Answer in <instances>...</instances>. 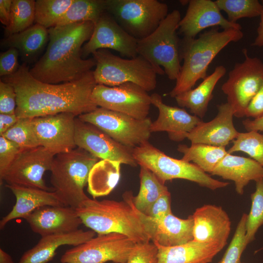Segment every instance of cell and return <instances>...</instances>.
I'll return each instance as SVG.
<instances>
[{"label": "cell", "mask_w": 263, "mask_h": 263, "mask_svg": "<svg viewBox=\"0 0 263 263\" xmlns=\"http://www.w3.org/2000/svg\"><path fill=\"white\" fill-rule=\"evenodd\" d=\"M0 80L11 84L16 90V114L19 118H33L65 112L78 116L98 107L92 97L97 84L93 71L76 80L49 84L35 78L23 63L15 73Z\"/></svg>", "instance_id": "6da1fadb"}, {"label": "cell", "mask_w": 263, "mask_h": 263, "mask_svg": "<svg viewBox=\"0 0 263 263\" xmlns=\"http://www.w3.org/2000/svg\"><path fill=\"white\" fill-rule=\"evenodd\" d=\"M94 23L87 21L48 29L49 43L41 57L29 70L36 79L49 84L76 80L96 65L94 58L82 57L83 44L90 38Z\"/></svg>", "instance_id": "7a4b0ae2"}, {"label": "cell", "mask_w": 263, "mask_h": 263, "mask_svg": "<svg viewBox=\"0 0 263 263\" xmlns=\"http://www.w3.org/2000/svg\"><path fill=\"white\" fill-rule=\"evenodd\" d=\"M242 30L230 29L220 31L213 27L200 34L197 38H184L180 44L183 63L176 84L169 94L172 97L192 89L200 79H204L209 64L229 43L243 37Z\"/></svg>", "instance_id": "3957f363"}, {"label": "cell", "mask_w": 263, "mask_h": 263, "mask_svg": "<svg viewBox=\"0 0 263 263\" xmlns=\"http://www.w3.org/2000/svg\"><path fill=\"white\" fill-rule=\"evenodd\" d=\"M75 210L82 224L98 235L118 233L137 243L150 241L132 206L125 200L88 198Z\"/></svg>", "instance_id": "277c9868"}, {"label": "cell", "mask_w": 263, "mask_h": 263, "mask_svg": "<svg viewBox=\"0 0 263 263\" xmlns=\"http://www.w3.org/2000/svg\"><path fill=\"white\" fill-rule=\"evenodd\" d=\"M99 159L76 147L56 154L53 160L50 181L60 202L76 209L88 197L84 191L90 172Z\"/></svg>", "instance_id": "5b68a950"}, {"label": "cell", "mask_w": 263, "mask_h": 263, "mask_svg": "<svg viewBox=\"0 0 263 263\" xmlns=\"http://www.w3.org/2000/svg\"><path fill=\"white\" fill-rule=\"evenodd\" d=\"M181 19L179 11L173 10L153 32L137 41L138 55L149 61L159 75L165 74L171 80H177L182 67L177 33Z\"/></svg>", "instance_id": "8992f818"}, {"label": "cell", "mask_w": 263, "mask_h": 263, "mask_svg": "<svg viewBox=\"0 0 263 263\" xmlns=\"http://www.w3.org/2000/svg\"><path fill=\"white\" fill-rule=\"evenodd\" d=\"M93 56L96 63L93 74L97 84L113 87L131 82L148 92L156 88L159 72L143 56L123 58L104 49Z\"/></svg>", "instance_id": "52a82bcc"}, {"label": "cell", "mask_w": 263, "mask_h": 263, "mask_svg": "<svg viewBox=\"0 0 263 263\" xmlns=\"http://www.w3.org/2000/svg\"><path fill=\"white\" fill-rule=\"evenodd\" d=\"M133 155L138 165L150 170L164 184L167 181L181 179L212 190L229 184L213 178L191 162L167 155L149 141L134 148Z\"/></svg>", "instance_id": "ba28073f"}, {"label": "cell", "mask_w": 263, "mask_h": 263, "mask_svg": "<svg viewBox=\"0 0 263 263\" xmlns=\"http://www.w3.org/2000/svg\"><path fill=\"white\" fill-rule=\"evenodd\" d=\"M106 11L130 35L139 40L153 32L169 14L157 0H105Z\"/></svg>", "instance_id": "9c48e42d"}, {"label": "cell", "mask_w": 263, "mask_h": 263, "mask_svg": "<svg viewBox=\"0 0 263 263\" xmlns=\"http://www.w3.org/2000/svg\"><path fill=\"white\" fill-rule=\"evenodd\" d=\"M77 117L95 126L118 143L132 149L149 141L151 133L152 121L149 117L138 119L99 107Z\"/></svg>", "instance_id": "30bf717a"}, {"label": "cell", "mask_w": 263, "mask_h": 263, "mask_svg": "<svg viewBox=\"0 0 263 263\" xmlns=\"http://www.w3.org/2000/svg\"><path fill=\"white\" fill-rule=\"evenodd\" d=\"M244 59L235 64L228 73L221 89L227 96V102L234 111V116L243 117L245 111L258 92L263 80V62L251 57L243 50Z\"/></svg>", "instance_id": "8fae6325"}, {"label": "cell", "mask_w": 263, "mask_h": 263, "mask_svg": "<svg viewBox=\"0 0 263 263\" xmlns=\"http://www.w3.org/2000/svg\"><path fill=\"white\" fill-rule=\"evenodd\" d=\"M134 241L118 233L100 234L67 250L62 263H126Z\"/></svg>", "instance_id": "7c38bea8"}, {"label": "cell", "mask_w": 263, "mask_h": 263, "mask_svg": "<svg viewBox=\"0 0 263 263\" xmlns=\"http://www.w3.org/2000/svg\"><path fill=\"white\" fill-rule=\"evenodd\" d=\"M92 97L94 103L99 107L138 119L148 117L152 105L150 95L148 92L131 82L113 87L96 84Z\"/></svg>", "instance_id": "4fadbf2b"}, {"label": "cell", "mask_w": 263, "mask_h": 263, "mask_svg": "<svg viewBox=\"0 0 263 263\" xmlns=\"http://www.w3.org/2000/svg\"><path fill=\"white\" fill-rule=\"evenodd\" d=\"M55 155L41 146L23 149L0 179V183L5 181L8 185L54 191L46 185L43 175L50 170Z\"/></svg>", "instance_id": "5bb4252c"}, {"label": "cell", "mask_w": 263, "mask_h": 263, "mask_svg": "<svg viewBox=\"0 0 263 263\" xmlns=\"http://www.w3.org/2000/svg\"><path fill=\"white\" fill-rule=\"evenodd\" d=\"M75 141L76 147L100 160L116 161L133 167L138 165L133 155V149L118 143L95 126L77 117L75 120Z\"/></svg>", "instance_id": "9a60e30c"}, {"label": "cell", "mask_w": 263, "mask_h": 263, "mask_svg": "<svg viewBox=\"0 0 263 263\" xmlns=\"http://www.w3.org/2000/svg\"><path fill=\"white\" fill-rule=\"evenodd\" d=\"M132 194L131 191H126L123 195V200L132 206L153 244L163 246H174L193 240L192 215L187 219L180 218L172 213L160 218L149 217L134 207L132 200Z\"/></svg>", "instance_id": "2e32d148"}, {"label": "cell", "mask_w": 263, "mask_h": 263, "mask_svg": "<svg viewBox=\"0 0 263 263\" xmlns=\"http://www.w3.org/2000/svg\"><path fill=\"white\" fill-rule=\"evenodd\" d=\"M138 39L128 33L108 12L94 24L92 35L81 49L84 59L96 51L110 49L129 58L138 56Z\"/></svg>", "instance_id": "e0dca14e"}, {"label": "cell", "mask_w": 263, "mask_h": 263, "mask_svg": "<svg viewBox=\"0 0 263 263\" xmlns=\"http://www.w3.org/2000/svg\"><path fill=\"white\" fill-rule=\"evenodd\" d=\"M76 117L73 113L65 112L32 118L40 146L55 155L68 152L75 149Z\"/></svg>", "instance_id": "ac0fdd59"}, {"label": "cell", "mask_w": 263, "mask_h": 263, "mask_svg": "<svg viewBox=\"0 0 263 263\" xmlns=\"http://www.w3.org/2000/svg\"><path fill=\"white\" fill-rule=\"evenodd\" d=\"M184 17L181 19L178 30L188 38H195L203 30L209 27L220 26L223 30H242L237 22H232L225 19L214 1L211 0H188Z\"/></svg>", "instance_id": "d6986e66"}, {"label": "cell", "mask_w": 263, "mask_h": 263, "mask_svg": "<svg viewBox=\"0 0 263 263\" xmlns=\"http://www.w3.org/2000/svg\"><path fill=\"white\" fill-rule=\"evenodd\" d=\"M193 219V241L220 246L223 248L231 231V221L220 206L207 204L195 210Z\"/></svg>", "instance_id": "ffe728a7"}, {"label": "cell", "mask_w": 263, "mask_h": 263, "mask_svg": "<svg viewBox=\"0 0 263 263\" xmlns=\"http://www.w3.org/2000/svg\"><path fill=\"white\" fill-rule=\"evenodd\" d=\"M218 113L211 121H202L187 136L192 143H201L225 147L238 136L233 118L234 111L227 102L217 106Z\"/></svg>", "instance_id": "44dd1931"}, {"label": "cell", "mask_w": 263, "mask_h": 263, "mask_svg": "<svg viewBox=\"0 0 263 263\" xmlns=\"http://www.w3.org/2000/svg\"><path fill=\"white\" fill-rule=\"evenodd\" d=\"M24 219L31 230L41 237L73 232L82 224L75 209L64 205L39 207Z\"/></svg>", "instance_id": "7402d4cb"}, {"label": "cell", "mask_w": 263, "mask_h": 263, "mask_svg": "<svg viewBox=\"0 0 263 263\" xmlns=\"http://www.w3.org/2000/svg\"><path fill=\"white\" fill-rule=\"evenodd\" d=\"M151 104L158 110L157 118L152 122L150 132H166L169 139L182 141L203 120L188 113L184 109L165 104L158 94L150 95Z\"/></svg>", "instance_id": "603a6c76"}, {"label": "cell", "mask_w": 263, "mask_h": 263, "mask_svg": "<svg viewBox=\"0 0 263 263\" xmlns=\"http://www.w3.org/2000/svg\"><path fill=\"white\" fill-rule=\"evenodd\" d=\"M5 186L13 192L16 201L11 211L0 220V229H3L11 221L24 219L39 207L63 205L54 191L15 185L6 184Z\"/></svg>", "instance_id": "cb8c5ba5"}, {"label": "cell", "mask_w": 263, "mask_h": 263, "mask_svg": "<svg viewBox=\"0 0 263 263\" xmlns=\"http://www.w3.org/2000/svg\"><path fill=\"white\" fill-rule=\"evenodd\" d=\"M210 174L233 181L236 192L243 195L250 181L263 178V166L252 158L227 153Z\"/></svg>", "instance_id": "d4e9b609"}, {"label": "cell", "mask_w": 263, "mask_h": 263, "mask_svg": "<svg viewBox=\"0 0 263 263\" xmlns=\"http://www.w3.org/2000/svg\"><path fill=\"white\" fill-rule=\"evenodd\" d=\"M92 230L76 231L42 236L38 244L26 251L18 263H48L51 261L58 248L62 245H78L95 236Z\"/></svg>", "instance_id": "484cf974"}, {"label": "cell", "mask_w": 263, "mask_h": 263, "mask_svg": "<svg viewBox=\"0 0 263 263\" xmlns=\"http://www.w3.org/2000/svg\"><path fill=\"white\" fill-rule=\"evenodd\" d=\"M158 249L157 263H210L223 249L220 246L193 240L186 244Z\"/></svg>", "instance_id": "4316f807"}, {"label": "cell", "mask_w": 263, "mask_h": 263, "mask_svg": "<svg viewBox=\"0 0 263 263\" xmlns=\"http://www.w3.org/2000/svg\"><path fill=\"white\" fill-rule=\"evenodd\" d=\"M226 68L223 65L217 66L214 71L207 75L194 89L177 95L174 98L178 105L188 109L191 113L201 119L207 110L208 105L213 97V91L220 79L226 73Z\"/></svg>", "instance_id": "83f0119b"}, {"label": "cell", "mask_w": 263, "mask_h": 263, "mask_svg": "<svg viewBox=\"0 0 263 263\" xmlns=\"http://www.w3.org/2000/svg\"><path fill=\"white\" fill-rule=\"evenodd\" d=\"M49 41L48 29L35 23L27 29L5 37L1 46L17 49L22 61L33 62L43 50Z\"/></svg>", "instance_id": "f1b7e54d"}, {"label": "cell", "mask_w": 263, "mask_h": 263, "mask_svg": "<svg viewBox=\"0 0 263 263\" xmlns=\"http://www.w3.org/2000/svg\"><path fill=\"white\" fill-rule=\"evenodd\" d=\"M120 162L100 160L91 170L88 180V191L95 198L108 195L120 179Z\"/></svg>", "instance_id": "f546056e"}, {"label": "cell", "mask_w": 263, "mask_h": 263, "mask_svg": "<svg viewBox=\"0 0 263 263\" xmlns=\"http://www.w3.org/2000/svg\"><path fill=\"white\" fill-rule=\"evenodd\" d=\"M177 150L183 153L184 161L197 165L204 172L210 174L223 158L228 153L225 147L192 143L178 146Z\"/></svg>", "instance_id": "4dcf8cb0"}, {"label": "cell", "mask_w": 263, "mask_h": 263, "mask_svg": "<svg viewBox=\"0 0 263 263\" xmlns=\"http://www.w3.org/2000/svg\"><path fill=\"white\" fill-rule=\"evenodd\" d=\"M140 186L136 196L132 195L134 207L144 213L162 194L168 191V188L148 169L140 167Z\"/></svg>", "instance_id": "1f68e13d"}, {"label": "cell", "mask_w": 263, "mask_h": 263, "mask_svg": "<svg viewBox=\"0 0 263 263\" xmlns=\"http://www.w3.org/2000/svg\"><path fill=\"white\" fill-rule=\"evenodd\" d=\"M105 12V0H74L55 26L87 21L94 24Z\"/></svg>", "instance_id": "d6a6232c"}, {"label": "cell", "mask_w": 263, "mask_h": 263, "mask_svg": "<svg viewBox=\"0 0 263 263\" xmlns=\"http://www.w3.org/2000/svg\"><path fill=\"white\" fill-rule=\"evenodd\" d=\"M35 3L33 0H12L9 24L5 28L6 37L22 32L33 25Z\"/></svg>", "instance_id": "836d02e7"}, {"label": "cell", "mask_w": 263, "mask_h": 263, "mask_svg": "<svg viewBox=\"0 0 263 263\" xmlns=\"http://www.w3.org/2000/svg\"><path fill=\"white\" fill-rule=\"evenodd\" d=\"M74 0H37L35 22L48 29L55 27Z\"/></svg>", "instance_id": "e575fe53"}, {"label": "cell", "mask_w": 263, "mask_h": 263, "mask_svg": "<svg viewBox=\"0 0 263 263\" xmlns=\"http://www.w3.org/2000/svg\"><path fill=\"white\" fill-rule=\"evenodd\" d=\"M214 2L220 10L226 13L227 19L235 23L241 19L260 16L263 9L258 0H217Z\"/></svg>", "instance_id": "d590c367"}, {"label": "cell", "mask_w": 263, "mask_h": 263, "mask_svg": "<svg viewBox=\"0 0 263 263\" xmlns=\"http://www.w3.org/2000/svg\"><path fill=\"white\" fill-rule=\"evenodd\" d=\"M232 142L228 153L244 152L263 166V134L256 131L239 132Z\"/></svg>", "instance_id": "8d00e7d4"}, {"label": "cell", "mask_w": 263, "mask_h": 263, "mask_svg": "<svg viewBox=\"0 0 263 263\" xmlns=\"http://www.w3.org/2000/svg\"><path fill=\"white\" fill-rule=\"evenodd\" d=\"M251 206L246 222V242L250 244L263 225V178L256 182V188L251 194Z\"/></svg>", "instance_id": "74e56055"}, {"label": "cell", "mask_w": 263, "mask_h": 263, "mask_svg": "<svg viewBox=\"0 0 263 263\" xmlns=\"http://www.w3.org/2000/svg\"><path fill=\"white\" fill-rule=\"evenodd\" d=\"M0 136L16 143L22 149L40 146L31 118H19L15 124Z\"/></svg>", "instance_id": "f35d334b"}, {"label": "cell", "mask_w": 263, "mask_h": 263, "mask_svg": "<svg viewBox=\"0 0 263 263\" xmlns=\"http://www.w3.org/2000/svg\"><path fill=\"white\" fill-rule=\"evenodd\" d=\"M247 220V214L244 213L238 222L229 245L218 263L241 262L242 255L248 245L246 239Z\"/></svg>", "instance_id": "ab89813d"}, {"label": "cell", "mask_w": 263, "mask_h": 263, "mask_svg": "<svg viewBox=\"0 0 263 263\" xmlns=\"http://www.w3.org/2000/svg\"><path fill=\"white\" fill-rule=\"evenodd\" d=\"M158 249L150 242L136 243L126 263H157Z\"/></svg>", "instance_id": "60d3db41"}, {"label": "cell", "mask_w": 263, "mask_h": 263, "mask_svg": "<svg viewBox=\"0 0 263 263\" xmlns=\"http://www.w3.org/2000/svg\"><path fill=\"white\" fill-rule=\"evenodd\" d=\"M22 150L16 143L0 136V179Z\"/></svg>", "instance_id": "b9f144b4"}, {"label": "cell", "mask_w": 263, "mask_h": 263, "mask_svg": "<svg viewBox=\"0 0 263 263\" xmlns=\"http://www.w3.org/2000/svg\"><path fill=\"white\" fill-rule=\"evenodd\" d=\"M17 94L10 83L0 81V113L16 114Z\"/></svg>", "instance_id": "7bdbcfd3"}, {"label": "cell", "mask_w": 263, "mask_h": 263, "mask_svg": "<svg viewBox=\"0 0 263 263\" xmlns=\"http://www.w3.org/2000/svg\"><path fill=\"white\" fill-rule=\"evenodd\" d=\"M18 50L13 47L0 54V76L4 77L15 73L19 69Z\"/></svg>", "instance_id": "ee69618b"}, {"label": "cell", "mask_w": 263, "mask_h": 263, "mask_svg": "<svg viewBox=\"0 0 263 263\" xmlns=\"http://www.w3.org/2000/svg\"><path fill=\"white\" fill-rule=\"evenodd\" d=\"M170 193L168 191L162 194L143 213L147 216L160 218L171 212Z\"/></svg>", "instance_id": "f6af8a7d"}, {"label": "cell", "mask_w": 263, "mask_h": 263, "mask_svg": "<svg viewBox=\"0 0 263 263\" xmlns=\"http://www.w3.org/2000/svg\"><path fill=\"white\" fill-rule=\"evenodd\" d=\"M263 115V80L260 88L245 111L244 116L253 119Z\"/></svg>", "instance_id": "bcb514c9"}, {"label": "cell", "mask_w": 263, "mask_h": 263, "mask_svg": "<svg viewBox=\"0 0 263 263\" xmlns=\"http://www.w3.org/2000/svg\"><path fill=\"white\" fill-rule=\"evenodd\" d=\"M12 0H0V20L5 27L9 24Z\"/></svg>", "instance_id": "7dc6e473"}, {"label": "cell", "mask_w": 263, "mask_h": 263, "mask_svg": "<svg viewBox=\"0 0 263 263\" xmlns=\"http://www.w3.org/2000/svg\"><path fill=\"white\" fill-rule=\"evenodd\" d=\"M18 120L16 114L0 113V135L15 124Z\"/></svg>", "instance_id": "c3c4849f"}, {"label": "cell", "mask_w": 263, "mask_h": 263, "mask_svg": "<svg viewBox=\"0 0 263 263\" xmlns=\"http://www.w3.org/2000/svg\"><path fill=\"white\" fill-rule=\"evenodd\" d=\"M242 124L247 132H263V115L253 119H245L243 121Z\"/></svg>", "instance_id": "681fc988"}, {"label": "cell", "mask_w": 263, "mask_h": 263, "mask_svg": "<svg viewBox=\"0 0 263 263\" xmlns=\"http://www.w3.org/2000/svg\"><path fill=\"white\" fill-rule=\"evenodd\" d=\"M261 3L263 7V0L261 1ZM260 17V20L257 29V36L251 45L263 48V9Z\"/></svg>", "instance_id": "f907efd6"}, {"label": "cell", "mask_w": 263, "mask_h": 263, "mask_svg": "<svg viewBox=\"0 0 263 263\" xmlns=\"http://www.w3.org/2000/svg\"><path fill=\"white\" fill-rule=\"evenodd\" d=\"M0 263H14L11 256L2 249H0Z\"/></svg>", "instance_id": "816d5d0a"}, {"label": "cell", "mask_w": 263, "mask_h": 263, "mask_svg": "<svg viewBox=\"0 0 263 263\" xmlns=\"http://www.w3.org/2000/svg\"><path fill=\"white\" fill-rule=\"evenodd\" d=\"M240 263H242V262H241Z\"/></svg>", "instance_id": "f5cc1de1"}, {"label": "cell", "mask_w": 263, "mask_h": 263, "mask_svg": "<svg viewBox=\"0 0 263 263\" xmlns=\"http://www.w3.org/2000/svg\"></svg>", "instance_id": "db71d44e"}]
</instances>
